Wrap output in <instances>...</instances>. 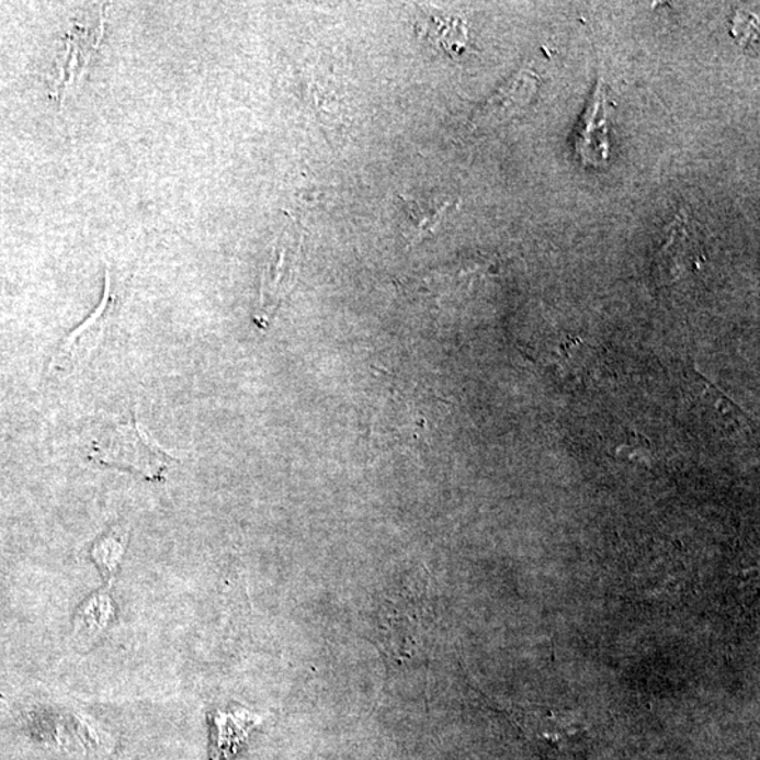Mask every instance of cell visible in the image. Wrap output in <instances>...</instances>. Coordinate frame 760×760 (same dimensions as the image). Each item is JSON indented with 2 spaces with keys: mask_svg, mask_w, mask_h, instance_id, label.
I'll return each instance as SVG.
<instances>
[{
  "mask_svg": "<svg viewBox=\"0 0 760 760\" xmlns=\"http://www.w3.org/2000/svg\"><path fill=\"white\" fill-rule=\"evenodd\" d=\"M608 112V91L603 79H599L572 137L576 157L586 167H603L609 162Z\"/></svg>",
  "mask_w": 760,
  "mask_h": 760,
  "instance_id": "3",
  "label": "cell"
},
{
  "mask_svg": "<svg viewBox=\"0 0 760 760\" xmlns=\"http://www.w3.org/2000/svg\"><path fill=\"white\" fill-rule=\"evenodd\" d=\"M401 236L410 247L419 245L444 220L451 202L426 201L411 196H397Z\"/></svg>",
  "mask_w": 760,
  "mask_h": 760,
  "instance_id": "5",
  "label": "cell"
},
{
  "mask_svg": "<svg viewBox=\"0 0 760 760\" xmlns=\"http://www.w3.org/2000/svg\"><path fill=\"white\" fill-rule=\"evenodd\" d=\"M240 719L232 717V715L230 717L222 715V718L218 719V734H220V737H218L217 745L220 758L227 757L232 751V748L236 749L237 745L247 737L248 729L256 725L251 719L242 718V722Z\"/></svg>",
  "mask_w": 760,
  "mask_h": 760,
  "instance_id": "8",
  "label": "cell"
},
{
  "mask_svg": "<svg viewBox=\"0 0 760 760\" xmlns=\"http://www.w3.org/2000/svg\"><path fill=\"white\" fill-rule=\"evenodd\" d=\"M113 306L112 280L106 272V286H104L101 305L78 329L69 332L66 340L61 342L52 362L53 371L72 372L92 356L103 340Z\"/></svg>",
  "mask_w": 760,
  "mask_h": 760,
  "instance_id": "4",
  "label": "cell"
},
{
  "mask_svg": "<svg viewBox=\"0 0 760 760\" xmlns=\"http://www.w3.org/2000/svg\"><path fill=\"white\" fill-rule=\"evenodd\" d=\"M128 533L126 529L117 526L111 533L103 535L92 546L91 555L94 564L106 580L112 583L118 572L124 551H126Z\"/></svg>",
  "mask_w": 760,
  "mask_h": 760,
  "instance_id": "7",
  "label": "cell"
},
{
  "mask_svg": "<svg viewBox=\"0 0 760 760\" xmlns=\"http://www.w3.org/2000/svg\"><path fill=\"white\" fill-rule=\"evenodd\" d=\"M91 460L132 470L148 480H166L178 456L163 450L140 422L128 421L114 427L107 436L94 444Z\"/></svg>",
  "mask_w": 760,
  "mask_h": 760,
  "instance_id": "1",
  "label": "cell"
},
{
  "mask_svg": "<svg viewBox=\"0 0 760 760\" xmlns=\"http://www.w3.org/2000/svg\"><path fill=\"white\" fill-rule=\"evenodd\" d=\"M302 236L295 227L283 230L273 245L261 277L260 311L257 321L266 322L275 315L277 307L296 282L300 266Z\"/></svg>",
  "mask_w": 760,
  "mask_h": 760,
  "instance_id": "2",
  "label": "cell"
},
{
  "mask_svg": "<svg viewBox=\"0 0 760 760\" xmlns=\"http://www.w3.org/2000/svg\"><path fill=\"white\" fill-rule=\"evenodd\" d=\"M536 81L533 72L521 71L519 76L510 79L503 88H500L495 97L480 109L474 117L478 126L485 124H498L504 122L507 117L513 116L531 101L535 91Z\"/></svg>",
  "mask_w": 760,
  "mask_h": 760,
  "instance_id": "6",
  "label": "cell"
},
{
  "mask_svg": "<svg viewBox=\"0 0 760 760\" xmlns=\"http://www.w3.org/2000/svg\"><path fill=\"white\" fill-rule=\"evenodd\" d=\"M109 611H111L109 599L99 594L98 598L89 601L87 609L81 611L78 620L81 621L83 627L88 628L87 634L94 635L107 624Z\"/></svg>",
  "mask_w": 760,
  "mask_h": 760,
  "instance_id": "9",
  "label": "cell"
}]
</instances>
